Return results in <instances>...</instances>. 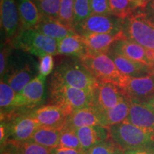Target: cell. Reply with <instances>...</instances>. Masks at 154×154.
<instances>
[{
	"label": "cell",
	"instance_id": "6da1fadb",
	"mask_svg": "<svg viewBox=\"0 0 154 154\" xmlns=\"http://www.w3.org/2000/svg\"><path fill=\"white\" fill-rule=\"evenodd\" d=\"M50 79L83 90L94 95L98 81L80 61H63L58 65Z\"/></svg>",
	"mask_w": 154,
	"mask_h": 154
},
{
	"label": "cell",
	"instance_id": "7a4b0ae2",
	"mask_svg": "<svg viewBox=\"0 0 154 154\" xmlns=\"http://www.w3.org/2000/svg\"><path fill=\"white\" fill-rule=\"evenodd\" d=\"M111 140L123 151L154 146V131L144 129L129 123L108 127Z\"/></svg>",
	"mask_w": 154,
	"mask_h": 154
},
{
	"label": "cell",
	"instance_id": "3957f363",
	"mask_svg": "<svg viewBox=\"0 0 154 154\" xmlns=\"http://www.w3.org/2000/svg\"><path fill=\"white\" fill-rule=\"evenodd\" d=\"M121 30L128 39L147 49H154V17L138 9L125 19H121Z\"/></svg>",
	"mask_w": 154,
	"mask_h": 154
},
{
	"label": "cell",
	"instance_id": "277c9868",
	"mask_svg": "<svg viewBox=\"0 0 154 154\" xmlns=\"http://www.w3.org/2000/svg\"><path fill=\"white\" fill-rule=\"evenodd\" d=\"M49 95L51 104L59 106L68 115L74 111L94 105V95L50 79Z\"/></svg>",
	"mask_w": 154,
	"mask_h": 154
},
{
	"label": "cell",
	"instance_id": "5b68a950",
	"mask_svg": "<svg viewBox=\"0 0 154 154\" xmlns=\"http://www.w3.org/2000/svg\"><path fill=\"white\" fill-rule=\"evenodd\" d=\"M9 44L12 48L21 49L38 58L47 54L57 55V40L44 35L35 29H20Z\"/></svg>",
	"mask_w": 154,
	"mask_h": 154
},
{
	"label": "cell",
	"instance_id": "8992f818",
	"mask_svg": "<svg viewBox=\"0 0 154 154\" xmlns=\"http://www.w3.org/2000/svg\"><path fill=\"white\" fill-rule=\"evenodd\" d=\"M79 60L99 82H112L119 86L126 76L119 72L108 54L87 53Z\"/></svg>",
	"mask_w": 154,
	"mask_h": 154
},
{
	"label": "cell",
	"instance_id": "52a82bcc",
	"mask_svg": "<svg viewBox=\"0 0 154 154\" xmlns=\"http://www.w3.org/2000/svg\"><path fill=\"white\" fill-rule=\"evenodd\" d=\"M79 35L91 34H109L121 32V19L113 15L91 14L74 27Z\"/></svg>",
	"mask_w": 154,
	"mask_h": 154
},
{
	"label": "cell",
	"instance_id": "ba28073f",
	"mask_svg": "<svg viewBox=\"0 0 154 154\" xmlns=\"http://www.w3.org/2000/svg\"><path fill=\"white\" fill-rule=\"evenodd\" d=\"M119 86L130 101H148L154 97V74L141 77L126 76Z\"/></svg>",
	"mask_w": 154,
	"mask_h": 154
},
{
	"label": "cell",
	"instance_id": "9c48e42d",
	"mask_svg": "<svg viewBox=\"0 0 154 154\" xmlns=\"http://www.w3.org/2000/svg\"><path fill=\"white\" fill-rule=\"evenodd\" d=\"M8 140L23 143L29 140L36 131L40 127L37 121L29 113L17 116L7 124Z\"/></svg>",
	"mask_w": 154,
	"mask_h": 154
},
{
	"label": "cell",
	"instance_id": "30bf717a",
	"mask_svg": "<svg viewBox=\"0 0 154 154\" xmlns=\"http://www.w3.org/2000/svg\"><path fill=\"white\" fill-rule=\"evenodd\" d=\"M45 91V77L38 75L32 79L22 91L17 94L15 109H32L43 100Z\"/></svg>",
	"mask_w": 154,
	"mask_h": 154
},
{
	"label": "cell",
	"instance_id": "8fae6325",
	"mask_svg": "<svg viewBox=\"0 0 154 154\" xmlns=\"http://www.w3.org/2000/svg\"><path fill=\"white\" fill-rule=\"evenodd\" d=\"M130 102L129 112L124 122L154 131V104L151 99L145 101Z\"/></svg>",
	"mask_w": 154,
	"mask_h": 154
},
{
	"label": "cell",
	"instance_id": "7c38bea8",
	"mask_svg": "<svg viewBox=\"0 0 154 154\" xmlns=\"http://www.w3.org/2000/svg\"><path fill=\"white\" fill-rule=\"evenodd\" d=\"M1 26L7 43L12 41L20 31V18L15 0H1Z\"/></svg>",
	"mask_w": 154,
	"mask_h": 154
},
{
	"label": "cell",
	"instance_id": "4fadbf2b",
	"mask_svg": "<svg viewBox=\"0 0 154 154\" xmlns=\"http://www.w3.org/2000/svg\"><path fill=\"white\" fill-rule=\"evenodd\" d=\"M124 95L114 83L99 82L94 95V106L100 111L109 110L119 103Z\"/></svg>",
	"mask_w": 154,
	"mask_h": 154
},
{
	"label": "cell",
	"instance_id": "5bb4252c",
	"mask_svg": "<svg viewBox=\"0 0 154 154\" xmlns=\"http://www.w3.org/2000/svg\"><path fill=\"white\" fill-rule=\"evenodd\" d=\"M29 115L37 121L40 126L58 129H62L69 116L64 109L54 104L42 106L29 113Z\"/></svg>",
	"mask_w": 154,
	"mask_h": 154
},
{
	"label": "cell",
	"instance_id": "9a60e30c",
	"mask_svg": "<svg viewBox=\"0 0 154 154\" xmlns=\"http://www.w3.org/2000/svg\"><path fill=\"white\" fill-rule=\"evenodd\" d=\"M102 126V113L94 105L74 111L67 117L64 126L76 128L86 126Z\"/></svg>",
	"mask_w": 154,
	"mask_h": 154
},
{
	"label": "cell",
	"instance_id": "2e32d148",
	"mask_svg": "<svg viewBox=\"0 0 154 154\" xmlns=\"http://www.w3.org/2000/svg\"><path fill=\"white\" fill-rule=\"evenodd\" d=\"M147 50L140 44L126 38L116 42L111 46L109 52L116 54L131 60L152 66L151 61L148 57Z\"/></svg>",
	"mask_w": 154,
	"mask_h": 154
},
{
	"label": "cell",
	"instance_id": "e0dca14e",
	"mask_svg": "<svg viewBox=\"0 0 154 154\" xmlns=\"http://www.w3.org/2000/svg\"><path fill=\"white\" fill-rule=\"evenodd\" d=\"M82 38L87 48L88 53L108 54L116 42L126 37L121 31L117 33L87 34L82 36Z\"/></svg>",
	"mask_w": 154,
	"mask_h": 154
},
{
	"label": "cell",
	"instance_id": "ac0fdd59",
	"mask_svg": "<svg viewBox=\"0 0 154 154\" xmlns=\"http://www.w3.org/2000/svg\"><path fill=\"white\" fill-rule=\"evenodd\" d=\"M108 55L115 63L119 72L125 76L141 77L154 74L153 68L149 65L131 60L112 52H108Z\"/></svg>",
	"mask_w": 154,
	"mask_h": 154
},
{
	"label": "cell",
	"instance_id": "d6986e66",
	"mask_svg": "<svg viewBox=\"0 0 154 154\" xmlns=\"http://www.w3.org/2000/svg\"><path fill=\"white\" fill-rule=\"evenodd\" d=\"M81 146L84 151H86L93 146L111 139L108 127L102 126H86L75 129Z\"/></svg>",
	"mask_w": 154,
	"mask_h": 154
},
{
	"label": "cell",
	"instance_id": "ffe728a7",
	"mask_svg": "<svg viewBox=\"0 0 154 154\" xmlns=\"http://www.w3.org/2000/svg\"><path fill=\"white\" fill-rule=\"evenodd\" d=\"M20 18V29H34L43 15L32 0H15Z\"/></svg>",
	"mask_w": 154,
	"mask_h": 154
},
{
	"label": "cell",
	"instance_id": "44dd1931",
	"mask_svg": "<svg viewBox=\"0 0 154 154\" xmlns=\"http://www.w3.org/2000/svg\"><path fill=\"white\" fill-rule=\"evenodd\" d=\"M34 74L35 72L32 66L26 63L24 66L7 71L4 78L1 79L7 82L13 90L18 94L33 79Z\"/></svg>",
	"mask_w": 154,
	"mask_h": 154
},
{
	"label": "cell",
	"instance_id": "7402d4cb",
	"mask_svg": "<svg viewBox=\"0 0 154 154\" xmlns=\"http://www.w3.org/2000/svg\"><path fill=\"white\" fill-rule=\"evenodd\" d=\"M34 29L44 35L57 41L67 36L76 34L74 29L63 24L58 19L48 18L46 17H43Z\"/></svg>",
	"mask_w": 154,
	"mask_h": 154
},
{
	"label": "cell",
	"instance_id": "603a6c76",
	"mask_svg": "<svg viewBox=\"0 0 154 154\" xmlns=\"http://www.w3.org/2000/svg\"><path fill=\"white\" fill-rule=\"evenodd\" d=\"M87 53V48L79 34L67 36L57 41V55L74 57L79 59Z\"/></svg>",
	"mask_w": 154,
	"mask_h": 154
},
{
	"label": "cell",
	"instance_id": "cb8c5ba5",
	"mask_svg": "<svg viewBox=\"0 0 154 154\" xmlns=\"http://www.w3.org/2000/svg\"><path fill=\"white\" fill-rule=\"evenodd\" d=\"M130 104V100L124 96L114 107L109 110L101 111L103 126L109 127L124 122L129 112Z\"/></svg>",
	"mask_w": 154,
	"mask_h": 154
},
{
	"label": "cell",
	"instance_id": "d4e9b609",
	"mask_svg": "<svg viewBox=\"0 0 154 154\" xmlns=\"http://www.w3.org/2000/svg\"><path fill=\"white\" fill-rule=\"evenodd\" d=\"M61 130L51 127L40 126L29 140L50 149H55L59 146Z\"/></svg>",
	"mask_w": 154,
	"mask_h": 154
},
{
	"label": "cell",
	"instance_id": "484cf974",
	"mask_svg": "<svg viewBox=\"0 0 154 154\" xmlns=\"http://www.w3.org/2000/svg\"><path fill=\"white\" fill-rule=\"evenodd\" d=\"M17 93L13 88L1 79L0 82V107H1V116L8 114L9 111L14 110L15 101Z\"/></svg>",
	"mask_w": 154,
	"mask_h": 154
},
{
	"label": "cell",
	"instance_id": "4316f807",
	"mask_svg": "<svg viewBox=\"0 0 154 154\" xmlns=\"http://www.w3.org/2000/svg\"><path fill=\"white\" fill-rule=\"evenodd\" d=\"M59 147L83 151L75 129L66 126H63L61 130Z\"/></svg>",
	"mask_w": 154,
	"mask_h": 154
},
{
	"label": "cell",
	"instance_id": "83f0119b",
	"mask_svg": "<svg viewBox=\"0 0 154 154\" xmlns=\"http://www.w3.org/2000/svg\"><path fill=\"white\" fill-rule=\"evenodd\" d=\"M44 17L59 20L61 0H32Z\"/></svg>",
	"mask_w": 154,
	"mask_h": 154
},
{
	"label": "cell",
	"instance_id": "f1b7e54d",
	"mask_svg": "<svg viewBox=\"0 0 154 154\" xmlns=\"http://www.w3.org/2000/svg\"><path fill=\"white\" fill-rule=\"evenodd\" d=\"M111 14L119 19H125L135 11L129 0H109Z\"/></svg>",
	"mask_w": 154,
	"mask_h": 154
},
{
	"label": "cell",
	"instance_id": "f546056e",
	"mask_svg": "<svg viewBox=\"0 0 154 154\" xmlns=\"http://www.w3.org/2000/svg\"><path fill=\"white\" fill-rule=\"evenodd\" d=\"M75 0H61L59 13V21L69 27L74 29Z\"/></svg>",
	"mask_w": 154,
	"mask_h": 154
},
{
	"label": "cell",
	"instance_id": "4dcf8cb0",
	"mask_svg": "<svg viewBox=\"0 0 154 154\" xmlns=\"http://www.w3.org/2000/svg\"><path fill=\"white\" fill-rule=\"evenodd\" d=\"M91 14V0H75L74 27L89 17Z\"/></svg>",
	"mask_w": 154,
	"mask_h": 154
},
{
	"label": "cell",
	"instance_id": "1f68e13d",
	"mask_svg": "<svg viewBox=\"0 0 154 154\" xmlns=\"http://www.w3.org/2000/svg\"><path fill=\"white\" fill-rule=\"evenodd\" d=\"M121 149L112 140L109 139L84 151L85 154H118Z\"/></svg>",
	"mask_w": 154,
	"mask_h": 154
},
{
	"label": "cell",
	"instance_id": "d6a6232c",
	"mask_svg": "<svg viewBox=\"0 0 154 154\" xmlns=\"http://www.w3.org/2000/svg\"><path fill=\"white\" fill-rule=\"evenodd\" d=\"M19 143L24 154H51V149L31 140Z\"/></svg>",
	"mask_w": 154,
	"mask_h": 154
},
{
	"label": "cell",
	"instance_id": "836d02e7",
	"mask_svg": "<svg viewBox=\"0 0 154 154\" xmlns=\"http://www.w3.org/2000/svg\"><path fill=\"white\" fill-rule=\"evenodd\" d=\"M54 67V61L53 55L47 54L39 58L37 66V72L38 75L46 77L52 72Z\"/></svg>",
	"mask_w": 154,
	"mask_h": 154
},
{
	"label": "cell",
	"instance_id": "e575fe53",
	"mask_svg": "<svg viewBox=\"0 0 154 154\" xmlns=\"http://www.w3.org/2000/svg\"><path fill=\"white\" fill-rule=\"evenodd\" d=\"M91 10L92 14L112 15L109 0H91Z\"/></svg>",
	"mask_w": 154,
	"mask_h": 154
},
{
	"label": "cell",
	"instance_id": "d590c367",
	"mask_svg": "<svg viewBox=\"0 0 154 154\" xmlns=\"http://www.w3.org/2000/svg\"><path fill=\"white\" fill-rule=\"evenodd\" d=\"M11 46L9 43H6L4 45V47L2 48L1 53H0V74L1 78L3 79L7 72V64L9 60V51L11 49Z\"/></svg>",
	"mask_w": 154,
	"mask_h": 154
},
{
	"label": "cell",
	"instance_id": "8d00e7d4",
	"mask_svg": "<svg viewBox=\"0 0 154 154\" xmlns=\"http://www.w3.org/2000/svg\"><path fill=\"white\" fill-rule=\"evenodd\" d=\"M2 154H24L18 142L8 140L5 145L2 146Z\"/></svg>",
	"mask_w": 154,
	"mask_h": 154
},
{
	"label": "cell",
	"instance_id": "74e56055",
	"mask_svg": "<svg viewBox=\"0 0 154 154\" xmlns=\"http://www.w3.org/2000/svg\"><path fill=\"white\" fill-rule=\"evenodd\" d=\"M51 154H85L84 151L58 147L51 149Z\"/></svg>",
	"mask_w": 154,
	"mask_h": 154
},
{
	"label": "cell",
	"instance_id": "f35d334b",
	"mask_svg": "<svg viewBox=\"0 0 154 154\" xmlns=\"http://www.w3.org/2000/svg\"><path fill=\"white\" fill-rule=\"evenodd\" d=\"M124 154H154V146L124 151Z\"/></svg>",
	"mask_w": 154,
	"mask_h": 154
},
{
	"label": "cell",
	"instance_id": "ab89813d",
	"mask_svg": "<svg viewBox=\"0 0 154 154\" xmlns=\"http://www.w3.org/2000/svg\"><path fill=\"white\" fill-rule=\"evenodd\" d=\"M134 10H144L149 0H129Z\"/></svg>",
	"mask_w": 154,
	"mask_h": 154
},
{
	"label": "cell",
	"instance_id": "60d3db41",
	"mask_svg": "<svg viewBox=\"0 0 154 154\" xmlns=\"http://www.w3.org/2000/svg\"><path fill=\"white\" fill-rule=\"evenodd\" d=\"M144 10L154 17V0H149Z\"/></svg>",
	"mask_w": 154,
	"mask_h": 154
},
{
	"label": "cell",
	"instance_id": "b9f144b4",
	"mask_svg": "<svg viewBox=\"0 0 154 154\" xmlns=\"http://www.w3.org/2000/svg\"><path fill=\"white\" fill-rule=\"evenodd\" d=\"M148 57H149L150 61H151L152 66L154 69V49H148L147 50Z\"/></svg>",
	"mask_w": 154,
	"mask_h": 154
},
{
	"label": "cell",
	"instance_id": "7bdbcfd3",
	"mask_svg": "<svg viewBox=\"0 0 154 154\" xmlns=\"http://www.w3.org/2000/svg\"><path fill=\"white\" fill-rule=\"evenodd\" d=\"M118 154H124V151H122V150H120V151H119V152L118 153Z\"/></svg>",
	"mask_w": 154,
	"mask_h": 154
},
{
	"label": "cell",
	"instance_id": "ee69618b",
	"mask_svg": "<svg viewBox=\"0 0 154 154\" xmlns=\"http://www.w3.org/2000/svg\"><path fill=\"white\" fill-rule=\"evenodd\" d=\"M151 101H152V102H153V103L154 104V97L152 98V99H151Z\"/></svg>",
	"mask_w": 154,
	"mask_h": 154
}]
</instances>
